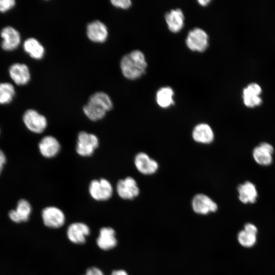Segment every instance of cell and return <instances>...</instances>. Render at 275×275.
<instances>
[{
    "label": "cell",
    "mask_w": 275,
    "mask_h": 275,
    "mask_svg": "<svg viewBox=\"0 0 275 275\" xmlns=\"http://www.w3.org/2000/svg\"><path fill=\"white\" fill-rule=\"evenodd\" d=\"M113 106L112 100L106 93L97 92L90 97L83 107V112L90 120L97 121L103 119Z\"/></svg>",
    "instance_id": "6da1fadb"
},
{
    "label": "cell",
    "mask_w": 275,
    "mask_h": 275,
    "mask_svg": "<svg viewBox=\"0 0 275 275\" xmlns=\"http://www.w3.org/2000/svg\"><path fill=\"white\" fill-rule=\"evenodd\" d=\"M147 66L144 54L138 50L123 56L120 62V68L123 75L130 80L137 79L144 74Z\"/></svg>",
    "instance_id": "7a4b0ae2"
},
{
    "label": "cell",
    "mask_w": 275,
    "mask_h": 275,
    "mask_svg": "<svg viewBox=\"0 0 275 275\" xmlns=\"http://www.w3.org/2000/svg\"><path fill=\"white\" fill-rule=\"evenodd\" d=\"M99 145V140L96 134L81 131L77 136L75 151L80 156L90 157L94 154Z\"/></svg>",
    "instance_id": "3957f363"
},
{
    "label": "cell",
    "mask_w": 275,
    "mask_h": 275,
    "mask_svg": "<svg viewBox=\"0 0 275 275\" xmlns=\"http://www.w3.org/2000/svg\"><path fill=\"white\" fill-rule=\"evenodd\" d=\"M88 191L91 197L94 200L104 201L111 198L114 189L108 180L101 178L91 181L88 186Z\"/></svg>",
    "instance_id": "277c9868"
},
{
    "label": "cell",
    "mask_w": 275,
    "mask_h": 275,
    "mask_svg": "<svg viewBox=\"0 0 275 275\" xmlns=\"http://www.w3.org/2000/svg\"><path fill=\"white\" fill-rule=\"evenodd\" d=\"M23 121L26 127L35 133H41L47 127V120L43 115L33 109L26 110L23 115Z\"/></svg>",
    "instance_id": "5b68a950"
},
{
    "label": "cell",
    "mask_w": 275,
    "mask_h": 275,
    "mask_svg": "<svg viewBox=\"0 0 275 275\" xmlns=\"http://www.w3.org/2000/svg\"><path fill=\"white\" fill-rule=\"evenodd\" d=\"M187 46L192 51L203 52L208 45V36L207 33L200 28L190 31L186 39Z\"/></svg>",
    "instance_id": "8992f818"
},
{
    "label": "cell",
    "mask_w": 275,
    "mask_h": 275,
    "mask_svg": "<svg viewBox=\"0 0 275 275\" xmlns=\"http://www.w3.org/2000/svg\"><path fill=\"white\" fill-rule=\"evenodd\" d=\"M41 216L44 224L47 227L59 228L65 222L63 211L59 208L50 206L45 207L42 211Z\"/></svg>",
    "instance_id": "52a82bcc"
},
{
    "label": "cell",
    "mask_w": 275,
    "mask_h": 275,
    "mask_svg": "<svg viewBox=\"0 0 275 275\" xmlns=\"http://www.w3.org/2000/svg\"><path fill=\"white\" fill-rule=\"evenodd\" d=\"M116 189L119 197L124 200H132L136 197L140 193L136 181L131 177L119 180Z\"/></svg>",
    "instance_id": "ba28073f"
},
{
    "label": "cell",
    "mask_w": 275,
    "mask_h": 275,
    "mask_svg": "<svg viewBox=\"0 0 275 275\" xmlns=\"http://www.w3.org/2000/svg\"><path fill=\"white\" fill-rule=\"evenodd\" d=\"M61 146L54 136L48 135L43 137L38 144V149L42 156L46 158L56 157L60 152Z\"/></svg>",
    "instance_id": "9c48e42d"
},
{
    "label": "cell",
    "mask_w": 275,
    "mask_h": 275,
    "mask_svg": "<svg viewBox=\"0 0 275 275\" xmlns=\"http://www.w3.org/2000/svg\"><path fill=\"white\" fill-rule=\"evenodd\" d=\"M0 35L2 38V47L6 51H12L15 49L20 43V33L13 27L7 26L4 28Z\"/></svg>",
    "instance_id": "30bf717a"
},
{
    "label": "cell",
    "mask_w": 275,
    "mask_h": 275,
    "mask_svg": "<svg viewBox=\"0 0 275 275\" xmlns=\"http://www.w3.org/2000/svg\"><path fill=\"white\" fill-rule=\"evenodd\" d=\"M90 229L87 225L80 222L71 224L68 227L67 235L68 239L75 244H82L90 234Z\"/></svg>",
    "instance_id": "8fae6325"
},
{
    "label": "cell",
    "mask_w": 275,
    "mask_h": 275,
    "mask_svg": "<svg viewBox=\"0 0 275 275\" xmlns=\"http://www.w3.org/2000/svg\"><path fill=\"white\" fill-rule=\"evenodd\" d=\"M191 205L194 211L200 214H207L217 209V204L209 197L202 194L194 197Z\"/></svg>",
    "instance_id": "7c38bea8"
},
{
    "label": "cell",
    "mask_w": 275,
    "mask_h": 275,
    "mask_svg": "<svg viewBox=\"0 0 275 275\" xmlns=\"http://www.w3.org/2000/svg\"><path fill=\"white\" fill-rule=\"evenodd\" d=\"M106 26L99 20H94L88 24L87 35L91 41L95 43H103L108 37Z\"/></svg>",
    "instance_id": "4fadbf2b"
},
{
    "label": "cell",
    "mask_w": 275,
    "mask_h": 275,
    "mask_svg": "<svg viewBox=\"0 0 275 275\" xmlns=\"http://www.w3.org/2000/svg\"><path fill=\"white\" fill-rule=\"evenodd\" d=\"M9 74L12 80L17 85L28 84L31 79V73L28 66L23 63L12 64L9 69Z\"/></svg>",
    "instance_id": "5bb4252c"
},
{
    "label": "cell",
    "mask_w": 275,
    "mask_h": 275,
    "mask_svg": "<svg viewBox=\"0 0 275 275\" xmlns=\"http://www.w3.org/2000/svg\"><path fill=\"white\" fill-rule=\"evenodd\" d=\"M273 151L274 149L272 145L268 143L263 142L254 148L253 156L257 163L266 166L272 162V155Z\"/></svg>",
    "instance_id": "9a60e30c"
},
{
    "label": "cell",
    "mask_w": 275,
    "mask_h": 275,
    "mask_svg": "<svg viewBox=\"0 0 275 275\" xmlns=\"http://www.w3.org/2000/svg\"><path fill=\"white\" fill-rule=\"evenodd\" d=\"M96 243L100 249L104 251L115 248L117 244L115 230L111 227L102 228L99 231Z\"/></svg>",
    "instance_id": "2e32d148"
},
{
    "label": "cell",
    "mask_w": 275,
    "mask_h": 275,
    "mask_svg": "<svg viewBox=\"0 0 275 275\" xmlns=\"http://www.w3.org/2000/svg\"><path fill=\"white\" fill-rule=\"evenodd\" d=\"M31 212V204L25 199H21L18 201L16 209L9 212V216L13 222L19 223L27 221Z\"/></svg>",
    "instance_id": "e0dca14e"
},
{
    "label": "cell",
    "mask_w": 275,
    "mask_h": 275,
    "mask_svg": "<svg viewBox=\"0 0 275 275\" xmlns=\"http://www.w3.org/2000/svg\"><path fill=\"white\" fill-rule=\"evenodd\" d=\"M134 164L137 170L143 174H152L158 169L156 161L145 153H139L135 157Z\"/></svg>",
    "instance_id": "ac0fdd59"
},
{
    "label": "cell",
    "mask_w": 275,
    "mask_h": 275,
    "mask_svg": "<svg viewBox=\"0 0 275 275\" xmlns=\"http://www.w3.org/2000/svg\"><path fill=\"white\" fill-rule=\"evenodd\" d=\"M165 19L170 31L173 33L179 32L184 25V17L180 9L172 10L165 15Z\"/></svg>",
    "instance_id": "d6986e66"
},
{
    "label": "cell",
    "mask_w": 275,
    "mask_h": 275,
    "mask_svg": "<svg viewBox=\"0 0 275 275\" xmlns=\"http://www.w3.org/2000/svg\"><path fill=\"white\" fill-rule=\"evenodd\" d=\"M239 199L245 204L254 203L258 197V193L255 185L249 181L240 184L238 187Z\"/></svg>",
    "instance_id": "ffe728a7"
},
{
    "label": "cell",
    "mask_w": 275,
    "mask_h": 275,
    "mask_svg": "<svg viewBox=\"0 0 275 275\" xmlns=\"http://www.w3.org/2000/svg\"><path fill=\"white\" fill-rule=\"evenodd\" d=\"M24 50L32 58L36 60L42 59L45 53L43 46L34 38L25 40L23 45Z\"/></svg>",
    "instance_id": "44dd1931"
},
{
    "label": "cell",
    "mask_w": 275,
    "mask_h": 275,
    "mask_svg": "<svg viewBox=\"0 0 275 275\" xmlns=\"http://www.w3.org/2000/svg\"><path fill=\"white\" fill-rule=\"evenodd\" d=\"M194 140L199 143H210L214 138L213 132L211 127L205 123L197 125L193 132Z\"/></svg>",
    "instance_id": "7402d4cb"
},
{
    "label": "cell",
    "mask_w": 275,
    "mask_h": 275,
    "mask_svg": "<svg viewBox=\"0 0 275 275\" xmlns=\"http://www.w3.org/2000/svg\"><path fill=\"white\" fill-rule=\"evenodd\" d=\"M174 92L168 87L160 88L156 93V102L161 107L167 108L174 103Z\"/></svg>",
    "instance_id": "603a6c76"
},
{
    "label": "cell",
    "mask_w": 275,
    "mask_h": 275,
    "mask_svg": "<svg viewBox=\"0 0 275 275\" xmlns=\"http://www.w3.org/2000/svg\"><path fill=\"white\" fill-rule=\"evenodd\" d=\"M15 94V88L9 82L0 83V104L10 103Z\"/></svg>",
    "instance_id": "cb8c5ba5"
},
{
    "label": "cell",
    "mask_w": 275,
    "mask_h": 275,
    "mask_svg": "<svg viewBox=\"0 0 275 275\" xmlns=\"http://www.w3.org/2000/svg\"><path fill=\"white\" fill-rule=\"evenodd\" d=\"M238 240L243 246L250 248L253 246L256 242V234L243 230L239 232Z\"/></svg>",
    "instance_id": "d4e9b609"
},
{
    "label": "cell",
    "mask_w": 275,
    "mask_h": 275,
    "mask_svg": "<svg viewBox=\"0 0 275 275\" xmlns=\"http://www.w3.org/2000/svg\"><path fill=\"white\" fill-rule=\"evenodd\" d=\"M242 100L245 106L250 108L259 106L262 103V99L260 96H242Z\"/></svg>",
    "instance_id": "484cf974"
},
{
    "label": "cell",
    "mask_w": 275,
    "mask_h": 275,
    "mask_svg": "<svg viewBox=\"0 0 275 275\" xmlns=\"http://www.w3.org/2000/svg\"><path fill=\"white\" fill-rule=\"evenodd\" d=\"M262 91V88L259 84L256 82H252L243 88L242 90V96H260Z\"/></svg>",
    "instance_id": "4316f807"
},
{
    "label": "cell",
    "mask_w": 275,
    "mask_h": 275,
    "mask_svg": "<svg viewBox=\"0 0 275 275\" xmlns=\"http://www.w3.org/2000/svg\"><path fill=\"white\" fill-rule=\"evenodd\" d=\"M16 4L14 0H0V12H6L13 8Z\"/></svg>",
    "instance_id": "83f0119b"
},
{
    "label": "cell",
    "mask_w": 275,
    "mask_h": 275,
    "mask_svg": "<svg viewBox=\"0 0 275 275\" xmlns=\"http://www.w3.org/2000/svg\"><path fill=\"white\" fill-rule=\"evenodd\" d=\"M111 2L115 7L123 9H127L131 5L130 0H112Z\"/></svg>",
    "instance_id": "f1b7e54d"
},
{
    "label": "cell",
    "mask_w": 275,
    "mask_h": 275,
    "mask_svg": "<svg viewBox=\"0 0 275 275\" xmlns=\"http://www.w3.org/2000/svg\"><path fill=\"white\" fill-rule=\"evenodd\" d=\"M84 275H104V274L98 268L92 267L87 269Z\"/></svg>",
    "instance_id": "f546056e"
},
{
    "label": "cell",
    "mask_w": 275,
    "mask_h": 275,
    "mask_svg": "<svg viewBox=\"0 0 275 275\" xmlns=\"http://www.w3.org/2000/svg\"><path fill=\"white\" fill-rule=\"evenodd\" d=\"M244 230L249 232L256 234L257 233V227L253 224L248 223L245 225Z\"/></svg>",
    "instance_id": "4dcf8cb0"
},
{
    "label": "cell",
    "mask_w": 275,
    "mask_h": 275,
    "mask_svg": "<svg viewBox=\"0 0 275 275\" xmlns=\"http://www.w3.org/2000/svg\"><path fill=\"white\" fill-rule=\"evenodd\" d=\"M111 275H128L127 272L123 269L114 270Z\"/></svg>",
    "instance_id": "1f68e13d"
},
{
    "label": "cell",
    "mask_w": 275,
    "mask_h": 275,
    "mask_svg": "<svg viewBox=\"0 0 275 275\" xmlns=\"http://www.w3.org/2000/svg\"><path fill=\"white\" fill-rule=\"evenodd\" d=\"M6 157L3 151L0 149V165L4 166L6 163Z\"/></svg>",
    "instance_id": "d6a6232c"
},
{
    "label": "cell",
    "mask_w": 275,
    "mask_h": 275,
    "mask_svg": "<svg viewBox=\"0 0 275 275\" xmlns=\"http://www.w3.org/2000/svg\"><path fill=\"white\" fill-rule=\"evenodd\" d=\"M210 2V1L209 0H199L198 1V3L202 6L207 5Z\"/></svg>",
    "instance_id": "836d02e7"
},
{
    "label": "cell",
    "mask_w": 275,
    "mask_h": 275,
    "mask_svg": "<svg viewBox=\"0 0 275 275\" xmlns=\"http://www.w3.org/2000/svg\"><path fill=\"white\" fill-rule=\"evenodd\" d=\"M3 166L0 165V174L1 173V172L3 169Z\"/></svg>",
    "instance_id": "e575fe53"
}]
</instances>
